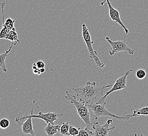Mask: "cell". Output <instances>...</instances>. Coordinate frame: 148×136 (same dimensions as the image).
Listing matches in <instances>:
<instances>
[{"label": "cell", "instance_id": "15", "mask_svg": "<svg viewBox=\"0 0 148 136\" xmlns=\"http://www.w3.org/2000/svg\"><path fill=\"white\" fill-rule=\"evenodd\" d=\"M15 22V20L12 19L11 17H8L4 20V22H3V27L10 31L14 28Z\"/></svg>", "mask_w": 148, "mask_h": 136}, {"label": "cell", "instance_id": "9", "mask_svg": "<svg viewBox=\"0 0 148 136\" xmlns=\"http://www.w3.org/2000/svg\"><path fill=\"white\" fill-rule=\"evenodd\" d=\"M106 2H107L108 6L109 15V17H110V20H112L114 23L119 24L121 26L123 27V29H124L125 34H128L129 29L125 27V26L123 24L122 20H121L119 12L117 10V9H115L114 6H112L110 1L109 0H104L103 1L100 3L101 5H103V4H105Z\"/></svg>", "mask_w": 148, "mask_h": 136}, {"label": "cell", "instance_id": "13", "mask_svg": "<svg viewBox=\"0 0 148 136\" xmlns=\"http://www.w3.org/2000/svg\"><path fill=\"white\" fill-rule=\"evenodd\" d=\"M5 39L9 40L11 41L12 43L14 44V45H16L17 43H20V41L18 39V36L15 27L7 34Z\"/></svg>", "mask_w": 148, "mask_h": 136}, {"label": "cell", "instance_id": "18", "mask_svg": "<svg viewBox=\"0 0 148 136\" xmlns=\"http://www.w3.org/2000/svg\"><path fill=\"white\" fill-rule=\"evenodd\" d=\"M79 129V133L78 136H92V133L93 132L90 131H87L86 128L79 127L78 128Z\"/></svg>", "mask_w": 148, "mask_h": 136}, {"label": "cell", "instance_id": "14", "mask_svg": "<svg viewBox=\"0 0 148 136\" xmlns=\"http://www.w3.org/2000/svg\"><path fill=\"white\" fill-rule=\"evenodd\" d=\"M148 106L143 107L139 109H135L132 115H130L131 118L137 117L141 116H148Z\"/></svg>", "mask_w": 148, "mask_h": 136}, {"label": "cell", "instance_id": "11", "mask_svg": "<svg viewBox=\"0 0 148 136\" xmlns=\"http://www.w3.org/2000/svg\"><path fill=\"white\" fill-rule=\"evenodd\" d=\"M14 46V44L12 43L11 45L10 46L9 49L3 53H0V70L3 71L4 72H7L8 69L5 65V60L7 57L8 56L10 52L12 50V49Z\"/></svg>", "mask_w": 148, "mask_h": 136}, {"label": "cell", "instance_id": "2", "mask_svg": "<svg viewBox=\"0 0 148 136\" xmlns=\"http://www.w3.org/2000/svg\"><path fill=\"white\" fill-rule=\"evenodd\" d=\"M65 99L74 104L75 107L76 108L77 113L80 118L83 120L85 123L86 129L90 131H91L92 122L90 119V114L89 111L88 106L82 102L78 101L75 95H72L69 91L66 92V96Z\"/></svg>", "mask_w": 148, "mask_h": 136}, {"label": "cell", "instance_id": "16", "mask_svg": "<svg viewBox=\"0 0 148 136\" xmlns=\"http://www.w3.org/2000/svg\"><path fill=\"white\" fill-rule=\"evenodd\" d=\"M71 126L69 122H63L60 127V133L63 136H69V129Z\"/></svg>", "mask_w": 148, "mask_h": 136}, {"label": "cell", "instance_id": "3", "mask_svg": "<svg viewBox=\"0 0 148 136\" xmlns=\"http://www.w3.org/2000/svg\"><path fill=\"white\" fill-rule=\"evenodd\" d=\"M35 101H34L33 103V107L32 109L31 113L30 114H26L20 116L16 117L15 118V122L18 124V125L21 126L23 122L28 117L32 118H37L43 119L44 121L47 124L51 123V124H55V121L57 120L58 117L63 116L62 113H57L56 112H48L46 113H43L42 112H40L37 114H34L33 113V110L34 108Z\"/></svg>", "mask_w": 148, "mask_h": 136}, {"label": "cell", "instance_id": "8", "mask_svg": "<svg viewBox=\"0 0 148 136\" xmlns=\"http://www.w3.org/2000/svg\"><path fill=\"white\" fill-rule=\"evenodd\" d=\"M112 122L113 120L110 119H108L107 122L103 125H100L98 122H92V128L94 130L92 136H108L110 131H114L116 128L115 126L110 127Z\"/></svg>", "mask_w": 148, "mask_h": 136}, {"label": "cell", "instance_id": "23", "mask_svg": "<svg viewBox=\"0 0 148 136\" xmlns=\"http://www.w3.org/2000/svg\"><path fill=\"white\" fill-rule=\"evenodd\" d=\"M33 73L35 74H38V75H40V74H41V72H40V69H38V68H37L36 69H35V70H33Z\"/></svg>", "mask_w": 148, "mask_h": 136}, {"label": "cell", "instance_id": "6", "mask_svg": "<svg viewBox=\"0 0 148 136\" xmlns=\"http://www.w3.org/2000/svg\"><path fill=\"white\" fill-rule=\"evenodd\" d=\"M106 40L111 46V49L109 51L110 56H113L114 54L120 52L126 51L130 54H134V50L129 47L128 43L124 40L114 41L110 37H106Z\"/></svg>", "mask_w": 148, "mask_h": 136}, {"label": "cell", "instance_id": "20", "mask_svg": "<svg viewBox=\"0 0 148 136\" xmlns=\"http://www.w3.org/2000/svg\"><path fill=\"white\" fill-rule=\"evenodd\" d=\"M78 133H79L78 128L71 125L69 129V136H78Z\"/></svg>", "mask_w": 148, "mask_h": 136}, {"label": "cell", "instance_id": "10", "mask_svg": "<svg viewBox=\"0 0 148 136\" xmlns=\"http://www.w3.org/2000/svg\"><path fill=\"white\" fill-rule=\"evenodd\" d=\"M32 119L33 118L32 117H28L25 119L21 125L22 131L23 133L25 135L30 134L31 136H35L36 134L33 129Z\"/></svg>", "mask_w": 148, "mask_h": 136}, {"label": "cell", "instance_id": "19", "mask_svg": "<svg viewBox=\"0 0 148 136\" xmlns=\"http://www.w3.org/2000/svg\"><path fill=\"white\" fill-rule=\"evenodd\" d=\"M10 126V121L8 118H4L0 120V128L1 129H6Z\"/></svg>", "mask_w": 148, "mask_h": 136}, {"label": "cell", "instance_id": "22", "mask_svg": "<svg viewBox=\"0 0 148 136\" xmlns=\"http://www.w3.org/2000/svg\"><path fill=\"white\" fill-rule=\"evenodd\" d=\"M36 65L37 68L38 69H41V68H44L45 67V63L43 62L42 60H38L36 63Z\"/></svg>", "mask_w": 148, "mask_h": 136}, {"label": "cell", "instance_id": "21", "mask_svg": "<svg viewBox=\"0 0 148 136\" xmlns=\"http://www.w3.org/2000/svg\"><path fill=\"white\" fill-rule=\"evenodd\" d=\"M9 32V31H8L7 29H6L5 28L3 27L0 31V39H5L6 35Z\"/></svg>", "mask_w": 148, "mask_h": 136}, {"label": "cell", "instance_id": "4", "mask_svg": "<svg viewBox=\"0 0 148 136\" xmlns=\"http://www.w3.org/2000/svg\"><path fill=\"white\" fill-rule=\"evenodd\" d=\"M107 103L106 101L101 103H94L90 102L87 104L89 108H90L94 114V118L95 119H98L100 117L108 116L117 118L121 120H125L126 119H130L131 118L130 115H127L125 116L120 117L117 116L114 114L111 113L109 112L106 108Z\"/></svg>", "mask_w": 148, "mask_h": 136}, {"label": "cell", "instance_id": "17", "mask_svg": "<svg viewBox=\"0 0 148 136\" xmlns=\"http://www.w3.org/2000/svg\"><path fill=\"white\" fill-rule=\"evenodd\" d=\"M136 76L137 79L139 80L144 79L147 76L146 71L143 69H139L136 72Z\"/></svg>", "mask_w": 148, "mask_h": 136}, {"label": "cell", "instance_id": "7", "mask_svg": "<svg viewBox=\"0 0 148 136\" xmlns=\"http://www.w3.org/2000/svg\"><path fill=\"white\" fill-rule=\"evenodd\" d=\"M132 71V69H130L128 71H127L125 74L122 77H120L118 79L116 80V82L112 87L109 91L106 93L105 94L101 97L97 101V103H101L105 102L106 97L110 95V94L113 93L115 91L122 90L123 89H125L127 87V77L130 73Z\"/></svg>", "mask_w": 148, "mask_h": 136}, {"label": "cell", "instance_id": "1", "mask_svg": "<svg viewBox=\"0 0 148 136\" xmlns=\"http://www.w3.org/2000/svg\"><path fill=\"white\" fill-rule=\"evenodd\" d=\"M113 84L97 86L96 82L87 81L85 85L72 90L79 97L80 102L87 105L90 102H94L98 97L103 96V92L107 88H110Z\"/></svg>", "mask_w": 148, "mask_h": 136}, {"label": "cell", "instance_id": "12", "mask_svg": "<svg viewBox=\"0 0 148 136\" xmlns=\"http://www.w3.org/2000/svg\"><path fill=\"white\" fill-rule=\"evenodd\" d=\"M60 125L51 124V123H47V126L45 128L44 131L47 136H54L55 134L60 132Z\"/></svg>", "mask_w": 148, "mask_h": 136}, {"label": "cell", "instance_id": "5", "mask_svg": "<svg viewBox=\"0 0 148 136\" xmlns=\"http://www.w3.org/2000/svg\"><path fill=\"white\" fill-rule=\"evenodd\" d=\"M82 36L87 48L88 51L89 56L90 58L93 59L96 63V66L100 68H103L105 67V63H103L98 57V54L97 51L94 50L92 45L94 42L91 39L90 34L89 33V29L85 24L82 25Z\"/></svg>", "mask_w": 148, "mask_h": 136}]
</instances>
